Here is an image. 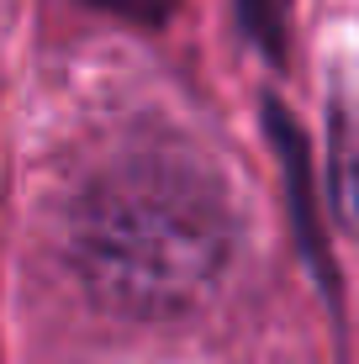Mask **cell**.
I'll return each mask as SVG.
<instances>
[{"label": "cell", "mask_w": 359, "mask_h": 364, "mask_svg": "<svg viewBox=\"0 0 359 364\" xmlns=\"http://www.w3.org/2000/svg\"><path fill=\"white\" fill-rule=\"evenodd\" d=\"M238 243L217 174L185 154H132L74 200L69 264L111 317H180L222 280Z\"/></svg>", "instance_id": "obj_1"}, {"label": "cell", "mask_w": 359, "mask_h": 364, "mask_svg": "<svg viewBox=\"0 0 359 364\" xmlns=\"http://www.w3.org/2000/svg\"><path fill=\"white\" fill-rule=\"evenodd\" d=\"M95 11H111V16L132 21V27H164L169 16H175L180 0H90Z\"/></svg>", "instance_id": "obj_4"}, {"label": "cell", "mask_w": 359, "mask_h": 364, "mask_svg": "<svg viewBox=\"0 0 359 364\" xmlns=\"http://www.w3.org/2000/svg\"><path fill=\"white\" fill-rule=\"evenodd\" d=\"M232 6H238V21L249 32V43L269 64H280L286 58V0H232Z\"/></svg>", "instance_id": "obj_3"}, {"label": "cell", "mask_w": 359, "mask_h": 364, "mask_svg": "<svg viewBox=\"0 0 359 364\" xmlns=\"http://www.w3.org/2000/svg\"><path fill=\"white\" fill-rule=\"evenodd\" d=\"M328 174H333V211L359 237V143L343 117H333V169Z\"/></svg>", "instance_id": "obj_2"}]
</instances>
